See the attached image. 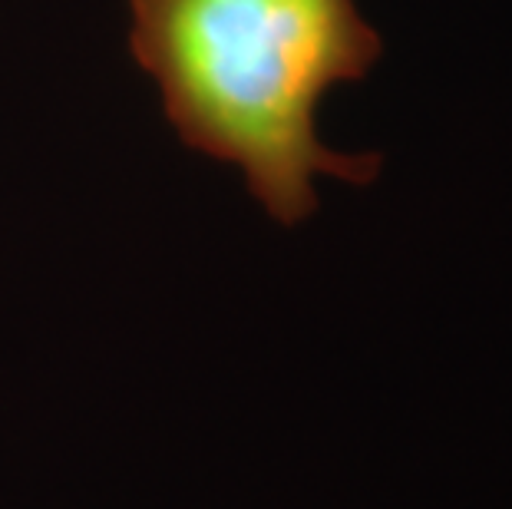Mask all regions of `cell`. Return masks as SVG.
I'll return each mask as SVG.
<instances>
[{"mask_svg": "<svg viewBox=\"0 0 512 509\" xmlns=\"http://www.w3.org/2000/svg\"><path fill=\"white\" fill-rule=\"evenodd\" d=\"M129 53L195 153L242 172L271 219L318 209V179L367 186L377 153L318 133L334 86L364 80L384 40L354 0H126Z\"/></svg>", "mask_w": 512, "mask_h": 509, "instance_id": "obj_1", "label": "cell"}]
</instances>
